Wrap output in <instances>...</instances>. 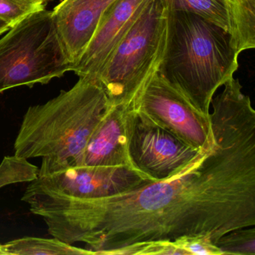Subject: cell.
<instances>
[{
	"label": "cell",
	"instance_id": "6da1fadb",
	"mask_svg": "<svg viewBox=\"0 0 255 255\" xmlns=\"http://www.w3.org/2000/svg\"><path fill=\"white\" fill-rule=\"evenodd\" d=\"M213 98L211 141L181 173L104 198L54 192L53 236L94 255H153L161 245L255 225V111L240 81Z\"/></svg>",
	"mask_w": 255,
	"mask_h": 255
},
{
	"label": "cell",
	"instance_id": "7a4b0ae2",
	"mask_svg": "<svg viewBox=\"0 0 255 255\" xmlns=\"http://www.w3.org/2000/svg\"><path fill=\"white\" fill-rule=\"evenodd\" d=\"M230 32L186 11L167 9L166 42L159 76L210 116L213 95L238 69Z\"/></svg>",
	"mask_w": 255,
	"mask_h": 255
},
{
	"label": "cell",
	"instance_id": "3957f363",
	"mask_svg": "<svg viewBox=\"0 0 255 255\" xmlns=\"http://www.w3.org/2000/svg\"><path fill=\"white\" fill-rule=\"evenodd\" d=\"M110 107L98 79L80 77L69 90L28 108L14 141V154L79 165L89 138Z\"/></svg>",
	"mask_w": 255,
	"mask_h": 255
},
{
	"label": "cell",
	"instance_id": "277c9868",
	"mask_svg": "<svg viewBox=\"0 0 255 255\" xmlns=\"http://www.w3.org/2000/svg\"><path fill=\"white\" fill-rule=\"evenodd\" d=\"M166 33L165 1L148 0L98 75L110 107L135 109L141 92L157 71Z\"/></svg>",
	"mask_w": 255,
	"mask_h": 255
},
{
	"label": "cell",
	"instance_id": "5b68a950",
	"mask_svg": "<svg viewBox=\"0 0 255 255\" xmlns=\"http://www.w3.org/2000/svg\"><path fill=\"white\" fill-rule=\"evenodd\" d=\"M73 66L62 46L53 11H34L0 38V94L19 86L47 84Z\"/></svg>",
	"mask_w": 255,
	"mask_h": 255
},
{
	"label": "cell",
	"instance_id": "8992f818",
	"mask_svg": "<svg viewBox=\"0 0 255 255\" xmlns=\"http://www.w3.org/2000/svg\"><path fill=\"white\" fill-rule=\"evenodd\" d=\"M129 150L135 169L153 181L175 177L202 151L188 145L137 110H134Z\"/></svg>",
	"mask_w": 255,
	"mask_h": 255
},
{
	"label": "cell",
	"instance_id": "52a82bcc",
	"mask_svg": "<svg viewBox=\"0 0 255 255\" xmlns=\"http://www.w3.org/2000/svg\"><path fill=\"white\" fill-rule=\"evenodd\" d=\"M135 110L142 112L156 124L196 150L201 151L210 145V116L197 110L157 72L141 92Z\"/></svg>",
	"mask_w": 255,
	"mask_h": 255
},
{
	"label": "cell",
	"instance_id": "ba28073f",
	"mask_svg": "<svg viewBox=\"0 0 255 255\" xmlns=\"http://www.w3.org/2000/svg\"><path fill=\"white\" fill-rule=\"evenodd\" d=\"M147 2L148 0H116L106 10L95 35L73 69L79 77L98 79Z\"/></svg>",
	"mask_w": 255,
	"mask_h": 255
},
{
	"label": "cell",
	"instance_id": "9c48e42d",
	"mask_svg": "<svg viewBox=\"0 0 255 255\" xmlns=\"http://www.w3.org/2000/svg\"><path fill=\"white\" fill-rule=\"evenodd\" d=\"M134 110L110 107L89 138L79 165L128 167L138 171L132 165L129 150Z\"/></svg>",
	"mask_w": 255,
	"mask_h": 255
},
{
	"label": "cell",
	"instance_id": "30bf717a",
	"mask_svg": "<svg viewBox=\"0 0 255 255\" xmlns=\"http://www.w3.org/2000/svg\"><path fill=\"white\" fill-rule=\"evenodd\" d=\"M115 1L63 0L52 11L59 38L73 69L95 35L106 10Z\"/></svg>",
	"mask_w": 255,
	"mask_h": 255
},
{
	"label": "cell",
	"instance_id": "8fae6325",
	"mask_svg": "<svg viewBox=\"0 0 255 255\" xmlns=\"http://www.w3.org/2000/svg\"><path fill=\"white\" fill-rule=\"evenodd\" d=\"M233 44L238 54L255 47V0H228Z\"/></svg>",
	"mask_w": 255,
	"mask_h": 255
},
{
	"label": "cell",
	"instance_id": "7c38bea8",
	"mask_svg": "<svg viewBox=\"0 0 255 255\" xmlns=\"http://www.w3.org/2000/svg\"><path fill=\"white\" fill-rule=\"evenodd\" d=\"M5 255H90L89 249L76 247L59 239L26 237L2 244Z\"/></svg>",
	"mask_w": 255,
	"mask_h": 255
},
{
	"label": "cell",
	"instance_id": "4fadbf2b",
	"mask_svg": "<svg viewBox=\"0 0 255 255\" xmlns=\"http://www.w3.org/2000/svg\"><path fill=\"white\" fill-rule=\"evenodd\" d=\"M167 9L192 13L230 32L228 0H164Z\"/></svg>",
	"mask_w": 255,
	"mask_h": 255
},
{
	"label": "cell",
	"instance_id": "5bb4252c",
	"mask_svg": "<svg viewBox=\"0 0 255 255\" xmlns=\"http://www.w3.org/2000/svg\"><path fill=\"white\" fill-rule=\"evenodd\" d=\"M39 168L27 159L14 156H5L0 164V189L8 185L30 183L38 177Z\"/></svg>",
	"mask_w": 255,
	"mask_h": 255
},
{
	"label": "cell",
	"instance_id": "9a60e30c",
	"mask_svg": "<svg viewBox=\"0 0 255 255\" xmlns=\"http://www.w3.org/2000/svg\"><path fill=\"white\" fill-rule=\"evenodd\" d=\"M248 228L234 230L221 237L217 246L222 255H255V228Z\"/></svg>",
	"mask_w": 255,
	"mask_h": 255
},
{
	"label": "cell",
	"instance_id": "2e32d148",
	"mask_svg": "<svg viewBox=\"0 0 255 255\" xmlns=\"http://www.w3.org/2000/svg\"><path fill=\"white\" fill-rule=\"evenodd\" d=\"M43 0H0V20L10 27L34 11L45 8Z\"/></svg>",
	"mask_w": 255,
	"mask_h": 255
},
{
	"label": "cell",
	"instance_id": "e0dca14e",
	"mask_svg": "<svg viewBox=\"0 0 255 255\" xmlns=\"http://www.w3.org/2000/svg\"><path fill=\"white\" fill-rule=\"evenodd\" d=\"M183 255H222L220 249L209 240L202 238H189L174 243Z\"/></svg>",
	"mask_w": 255,
	"mask_h": 255
},
{
	"label": "cell",
	"instance_id": "ac0fdd59",
	"mask_svg": "<svg viewBox=\"0 0 255 255\" xmlns=\"http://www.w3.org/2000/svg\"><path fill=\"white\" fill-rule=\"evenodd\" d=\"M11 27L7 23L2 21V20H0V35L6 32Z\"/></svg>",
	"mask_w": 255,
	"mask_h": 255
},
{
	"label": "cell",
	"instance_id": "d6986e66",
	"mask_svg": "<svg viewBox=\"0 0 255 255\" xmlns=\"http://www.w3.org/2000/svg\"><path fill=\"white\" fill-rule=\"evenodd\" d=\"M0 255H5V252L3 251V248H2V244L0 243Z\"/></svg>",
	"mask_w": 255,
	"mask_h": 255
},
{
	"label": "cell",
	"instance_id": "ffe728a7",
	"mask_svg": "<svg viewBox=\"0 0 255 255\" xmlns=\"http://www.w3.org/2000/svg\"><path fill=\"white\" fill-rule=\"evenodd\" d=\"M44 2H47V1H50V0H43Z\"/></svg>",
	"mask_w": 255,
	"mask_h": 255
}]
</instances>
